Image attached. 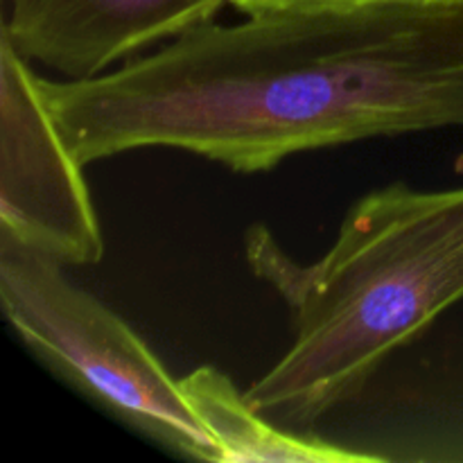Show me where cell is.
Wrapping results in <instances>:
<instances>
[{"instance_id": "obj_7", "label": "cell", "mask_w": 463, "mask_h": 463, "mask_svg": "<svg viewBox=\"0 0 463 463\" xmlns=\"http://www.w3.org/2000/svg\"><path fill=\"white\" fill-rule=\"evenodd\" d=\"M244 14L274 12V9L317 7H371V5H463V0H231Z\"/></svg>"}, {"instance_id": "obj_4", "label": "cell", "mask_w": 463, "mask_h": 463, "mask_svg": "<svg viewBox=\"0 0 463 463\" xmlns=\"http://www.w3.org/2000/svg\"><path fill=\"white\" fill-rule=\"evenodd\" d=\"M81 170L39 75L0 36V235L63 267L98 265L104 238Z\"/></svg>"}, {"instance_id": "obj_6", "label": "cell", "mask_w": 463, "mask_h": 463, "mask_svg": "<svg viewBox=\"0 0 463 463\" xmlns=\"http://www.w3.org/2000/svg\"><path fill=\"white\" fill-rule=\"evenodd\" d=\"M181 392L208 430L220 450V463L285 461V463H366L378 457L344 450L321 439L283 428L253 410L244 393L224 373L211 366L179 380Z\"/></svg>"}, {"instance_id": "obj_2", "label": "cell", "mask_w": 463, "mask_h": 463, "mask_svg": "<svg viewBox=\"0 0 463 463\" xmlns=\"http://www.w3.org/2000/svg\"><path fill=\"white\" fill-rule=\"evenodd\" d=\"M244 256L294 315L292 348L244 398L274 423L306 430L463 301V185L396 181L364 194L310 265L288 256L262 224L249 226Z\"/></svg>"}, {"instance_id": "obj_1", "label": "cell", "mask_w": 463, "mask_h": 463, "mask_svg": "<svg viewBox=\"0 0 463 463\" xmlns=\"http://www.w3.org/2000/svg\"><path fill=\"white\" fill-rule=\"evenodd\" d=\"M39 89L81 165L175 147L253 175L310 149L463 127V5L274 9Z\"/></svg>"}, {"instance_id": "obj_3", "label": "cell", "mask_w": 463, "mask_h": 463, "mask_svg": "<svg viewBox=\"0 0 463 463\" xmlns=\"http://www.w3.org/2000/svg\"><path fill=\"white\" fill-rule=\"evenodd\" d=\"M63 265L0 235V306L23 342L131 428L185 457L220 463L193 405L147 344Z\"/></svg>"}, {"instance_id": "obj_5", "label": "cell", "mask_w": 463, "mask_h": 463, "mask_svg": "<svg viewBox=\"0 0 463 463\" xmlns=\"http://www.w3.org/2000/svg\"><path fill=\"white\" fill-rule=\"evenodd\" d=\"M231 0H9L3 36L23 59L68 80L208 25Z\"/></svg>"}]
</instances>
